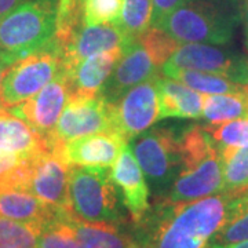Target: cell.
Returning a JSON list of instances; mask_svg holds the SVG:
<instances>
[{
	"label": "cell",
	"instance_id": "obj_1",
	"mask_svg": "<svg viewBox=\"0 0 248 248\" xmlns=\"http://www.w3.org/2000/svg\"><path fill=\"white\" fill-rule=\"evenodd\" d=\"M248 208V189L221 192L189 203L156 200L138 225V248H211L214 237Z\"/></svg>",
	"mask_w": 248,
	"mask_h": 248
},
{
	"label": "cell",
	"instance_id": "obj_2",
	"mask_svg": "<svg viewBox=\"0 0 248 248\" xmlns=\"http://www.w3.org/2000/svg\"><path fill=\"white\" fill-rule=\"evenodd\" d=\"M240 19L237 0H186L160 24L159 29L182 45H226Z\"/></svg>",
	"mask_w": 248,
	"mask_h": 248
},
{
	"label": "cell",
	"instance_id": "obj_3",
	"mask_svg": "<svg viewBox=\"0 0 248 248\" xmlns=\"http://www.w3.org/2000/svg\"><path fill=\"white\" fill-rule=\"evenodd\" d=\"M72 213L87 222L130 223L109 167L69 166Z\"/></svg>",
	"mask_w": 248,
	"mask_h": 248
},
{
	"label": "cell",
	"instance_id": "obj_4",
	"mask_svg": "<svg viewBox=\"0 0 248 248\" xmlns=\"http://www.w3.org/2000/svg\"><path fill=\"white\" fill-rule=\"evenodd\" d=\"M58 0H25L0 19V51L19 60L47 46L57 31Z\"/></svg>",
	"mask_w": 248,
	"mask_h": 248
},
{
	"label": "cell",
	"instance_id": "obj_5",
	"mask_svg": "<svg viewBox=\"0 0 248 248\" xmlns=\"http://www.w3.org/2000/svg\"><path fill=\"white\" fill-rule=\"evenodd\" d=\"M62 62L63 47L55 36L43 48L13 62L0 84L3 108L16 107L37 94L62 71Z\"/></svg>",
	"mask_w": 248,
	"mask_h": 248
},
{
	"label": "cell",
	"instance_id": "obj_6",
	"mask_svg": "<svg viewBox=\"0 0 248 248\" xmlns=\"http://www.w3.org/2000/svg\"><path fill=\"white\" fill-rule=\"evenodd\" d=\"M131 151L159 200L169 192L182 169L179 137L171 128L156 127L134 141Z\"/></svg>",
	"mask_w": 248,
	"mask_h": 248
},
{
	"label": "cell",
	"instance_id": "obj_7",
	"mask_svg": "<svg viewBox=\"0 0 248 248\" xmlns=\"http://www.w3.org/2000/svg\"><path fill=\"white\" fill-rule=\"evenodd\" d=\"M113 131V104L104 95H69L48 140V149L91 134Z\"/></svg>",
	"mask_w": 248,
	"mask_h": 248
},
{
	"label": "cell",
	"instance_id": "obj_8",
	"mask_svg": "<svg viewBox=\"0 0 248 248\" xmlns=\"http://www.w3.org/2000/svg\"><path fill=\"white\" fill-rule=\"evenodd\" d=\"M192 69L219 75L248 86V58L229 48L205 43H184L172 53L163 69Z\"/></svg>",
	"mask_w": 248,
	"mask_h": 248
},
{
	"label": "cell",
	"instance_id": "obj_9",
	"mask_svg": "<svg viewBox=\"0 0 248 248\" xmlns=\"http://www.w3.org/2000/svg\"><path fill=\"white\" fill-rule=\"evenodd\" d=\"M156 78L133 87L113 104V131L127 141L145 133L160 120Z\"/></svg>",
	"mask_w": 248,
	"mask_h": 248
},
{
	"label": "cell",
	"instance_id": "obj_10",
	"mask_svg": "<svg viewBox=\"0 0 248 248\" xmlns=\"http://www.w3.org/2000/svg\"><path fill=\"white\" fill-rule=\"evenodd\" d=\"M27 192L48 205L71 210L69 166L58 153L48 149L29 157Z\"/></svg>",
	"mask_w": 248,
	"mask_h": 248
},
{
	"label": "cell",
	"instance_id": "obj_11",
	"mask_svg": "<svg viewBox=\"0 0 248 248\" xmlns=\"http://www.w3.org/2000/svg\"><path fill=\"white\" fill-rule=\"evenodd\" d=\"M71 95L69 81L62 69L46 87L40 90L33 97L7 108L18 117L24 119L36 133H39L47 142L53 134L58 119Z\"/></svg>",
	"mask_w": 248,
	"mask_h": 248
},
{
	"label": "cell",
	"instance_id": "obj_12",
	"mask_svg": "<svg viewBox=\"0 0 248 248\" xmlns=\"http://www.w3.org/2000/svg\"><path fill=\"white\" fill-rule=\"evenodd\" d=\"M159 66L138 39L127 42L109 79L101 90L109 104H116L127 91L159 75Z\"/></svg>",
	"mask_w": 248,
	"mask_h": 248
},
{
	"label": "cell",
	"instance_id": "obj_13",
	"mask_svg": "<svg viewBox=\"0 0 248 248\" xmlns=\"http://www.w3.org/2000/svg\"><path fill=\"white\" fill-rule=\"evenodd\" d=\"M223 192V160L217 149L195 169L181 172L161 202L170 204L189 203Z\"/></svg>",
	"mask_w": 248,
	"mask_h": 248
},
{
	"label": "cell",
	"instance_id": "obj_14",
	"mask_svg": "<svg viewBox=\"0 0 248 248\" xmlns=\"http://www.w3.org/2000/svg\"><path fill=\"white\" fill-rule=\"evenodd\" d=\"M128 141L115 131L80 137L53 149L68 166L113 167Z\"/></svg>",
	"mask_w": 248,
	"mask_h": 248
},
{
	"label": "cell",
	"instance_id": "obj_15",
	"mask_svg": "<svg viewBox=\"0 0 248 248\" xmlns=\"http://www.w3.org/2000/svg\"><path fill=\"white\" fill-rule=\"evenodd\" d=\"M112 178L131 223H141L152 208L149 203L151 187L128 145L112 167Z\"/></svg>",
	"mask_w": 248,
	"mask_h": 248
},
{
	"label": "cell",
	"instance_id": "obj_16",
	"mask_svg": "<svg viewBox=\"0 0 248 248\" xmlns=\"http://www.w3.org/2000/svg\"><path fill=\"white\" fill-rule=\"evenodd\" d=\"M127 42V36L119 24H99L86 25L81 22L72 37L62 45L63 62L62 69L71 71L76 65L95 54L110 51L123 47Z\"/></svg>",
	"mask_w": 248,
	"mask_h": 248
},
{
	"label": "cell",
	"instance_id": "obj_17",
	"mask_svg": "<svg viewBox=\"0 0 248 248\" xmlns=\"http://www.w3.org/2000/svg\"><path fill=\"white\" fill-rule=\"evenodd\" d=\"M123 47L110 51L95 54L80 62L71 71H63L68 81L71 95H97L109 79L116 62L122 57Z\"/></svg>",
	"mask_w": 248,
	"mask_h": 248
},
{
	"label": "cell",
	"instance_id": "obj_18",
	"mask_svg": "<svg viewBox=\"0 0 248 248\" xmlns=\"http://www.w3.org/2000/svg\"><path fill=\"white\" fill-rule=\"evenodd\" d=\"M69 223L81 248H138L133 223L87 222L72 213Z\"/></svg>",
	"mask_w": 248,
	"mask_h": 248
},
{
	"label": "cell",
	"instance_id": "obj_19",
	"mask_svg": "<svg viewBox=\"0 0 248 248\" xmlns=\"http://www.w3.org/2000/svg\"><path fill=\"white\" fill-rule=\"evenodd\" d=\"M160 119H199L203 117V94L185 86L184 83L164 78L159 73L157 78Z\"/></svg>",
	"mask_w": 248,
	"mask_h": 248
},
{
	"label": "cell",
	"instance_id": "obj_20",
	"mask_svg": "<svg viewBox=\"0 0 248 248\" xmlns=\"http://www.w3.org/2000/svg\"><path fill=\"white\" fill-rule=\"evenodd\" d=\"M63 208L48 205L31 192L0 186V217L13 221L43 226Z\"/></svg>",
	"mask_w": 248,
	"mask_h": 248
},
{
	"label": "cell",
	"instance_id": "obj_21",
	"mask_svg": "<svg viewBox=\"0 0 248 248\" xmlns=\"http://www.w3.org/2000/svg\"><path fill=\"white\" fill-rule=\"evenodd\" d=\"M0 149L29 159L39 152L48 149L47 142L29 124L10 112L0 109ZM50 151V149H48Z\"/></svg>",
	"mask_w": 248,
	"mask_h": 248
},
{
	"label": "cell",
	"instance_id": "obj_22",
	"mask_svg": "<svg viewBox=\"0 0 248 248\" xmlns=\"http://www.w3.org/2000/svg\"><path fill=\"white\" fill-rule=\"evenodd\" d=\"M163 75L184 83L202 94H239L248 93V86L237 84L219 75L192 69H163Z\"/></svg>",
	"mask_w": 248,
	"mask_h": 248
},
{
	"label": "cell",
	"instance_id": "obj_23",
	"mask_svg": "<svg viewBox=\"0 0 248 248\" xmlns=\"http://www.w3.org/2000/svg\"><path fill=\"white\" fill-rule=\"evenodd\" d=\"M203 117L208 124L248 117V93L203 94Z\"/></svg>",
	"mask_w": 248,
	"mask_h": 248
},
{
	"label": "cell",
	"instance_id": "obj_24",
	"mask_svg": "<svg viewBox=\"0 0 248 248\" xmlns=\"http://www.w3.org/2000/svg\"><path fill=\"white\" fill-rule=\"evenodd\" d=\"M179 149L182 159L181 172H184L195 169L207 156L219 148L204 127L192 125L179 137Z\"/></svg>",
	"mask_w": 248,
	"mask_h": 248
},
{
	"label": "cell",
	"instance_id": "obj_25",
	"mask_svg": "<svg viewBox=\"0 0 248 248\" xmlns=\"http://www.w3.org/2000/svg\"><path fill=\"white\" fill-rule=\"evenodd\" d=\"M71 210H63L51 221L46 222L37 236L36 248H81L69 223Z\"/></svg>",
	"mask_w": 248,
	"mask_h": 248
},
{
	"label": "cell",
	"instance_id": "obj_26",
	"mask_svg": "<svg viewBox=\"0 0 248 248\" xmlns=\"http://www.w3.org/2000/svg\"><path fill=\"white\" fill-rule=\"evenodd\" d=\"M219 151L223 160V192L248 189V146Z\"/></svg>",
	"mask_w": 248,
	"mask_h": 248
},
{
	"label": "cell",
	"instance_id": "obj_27",
	"mask_svg": "<svg viewBox=\"0 0 248 248\" xmlns=\"http://www.w3.org/2000/svg\"><path fill=\"white\" fill-rule=\"evenodd\" d=\"M153 0H123L119 25L128 40L138 39L151 28Z\"/></svg>",
	"mask_w": 248,
	"mask_h": 248
},
{
	"label": "cell",
	"instance_id": "obj_28",
	"mask_svg": "<svg viewBox=\"0 0 248 248\" xmlns=\"http://www.w3.org/2000/svg\"><path fill=\"white\" fill-rule=\"evenodd\" d=\"M219 149H239L248 146V117L204 125Z\"/></svg>",
	"mask_w": 248,
	"mask_h": 248
},
{
	"label": "cell",
	"instance_id": "obj_29",
	"mask_svg": "<svg viewBox=\"0 0 248 248\" xmlns=\"http://www.w3.org/2000/svg\"><path fill=\"white\" fill-rule=\"evenodd\" d=\"M42 226L0 217V246L10 248H36Z\"/></svg>",
	"mask_w": 248,
	"mask_h": 248
},
{
	"label": "cell",
	"instance_id": "obj_30",
	"mask_svg": "<svg viewBox=\"0 0 248 248\" xmlns=\"http://www.w3.org/2000/svg\"><path fill=\"white\" fill-rule=\"evenodd\" d=\"M138 40L146 48V51L149 53L152 60L155 61V63L159 66L160 69L172 55V53L182 45L178 40H175L174 37H171L169 33H166L164 31L152 27L148 31H145L138 37Z\"/></svg>",
	"mask_w": 248,
	"mask_h": 248
},
{
	"label": "cell",
	"instance_id": "obj_31",
	"mask_svg": "<svg viewBox=\"0 0 248 248\" xmlns=\"http://www.w3.org/2000/svg\"><path fill=\"white\" fill-rule=\"evenodd\" d=\"M123 0H83L81 22L86 25L119 24Z\"/></svg>",
	"mask_w": 248,
	"mask_h": 248
},
{
	"label": "cell",
	"instance_id": "obj_32",
	"mask_svg": "<svg viewBox=\"0 0 248 248\" xmlns=\"http://www.w3.org/2000/svg\"><path fill=\"white\" fill-rule=\"evenodd\" d=\"M83 0H58L55 37L65 45L81 25Z\"/></svg>",
	"mask_w": 248,
	"mask_h": 248
},
{
	"label": "cell",
	"instance_id": "obj_33",
	"mask_svg": "<svg viewBox=\"0 0 248 248\" xmlns=\"http://www.w3.org/2000/svg\"><path fill=\"white\" fill-rule=\"evenodd\" d=\"M243 240H248V208L236 219L228 223L221 232H218L213 240V246L231 244Z\"/></svg>",
	"mask_w": 248,
	"mask_h": 248
},
{
	"label": "cell",
	"instance_id": "obj_34",
	"mask_svg": "<svg viewBox=\"0 0 248 248\" xmlns=\"http://www.w3.org/2000/svg\"><path fill=\"white\" fill-rule=\"evenodd\" d=\"M186 0H153L151 27L159 28L160 24L169 17L172 11L181 7Z\"/></svg>",
	"mask_w": 248,
	"mask_h": 248
},
{
	"label": "cell",
	"instance_id": "obj_35",
	"mask_svg": "<svg viewBox=\"0 0 248 248\" xmlns=\"http://www.w3.org/2000/svg\"><path fill=\"white\" fill-rule=\"evenodd\" d=\"M24 160V157L16 153L0 149V186L4 185L13 177V174L17 171Z\"/></svg>",
	"mask_w": 248,
	"mask_h": 248
},
{
	"label": "cell",
	"instance_id": "obj_36",
	"mask_svg": "<svg viewBox=\"0 0 248 248\" xmlns=\"http://www.w3.org/2000/svg\"><path fill=\"white\" fill-rule=\"evenodd\" d=\"M16 61H17V60H16L13 55L0 51V84H1V79H3L4 72L9 69V66L13 63V62H16ZM1 108H3V105H1V102H0V109H1Z\"/></svg>",
	"mask_w": 248,
	"mask_h": 248
},
{
	"label": "cell",
	"instance_id": "obj_37",
	"mask_svg": "<svg viewBox=\"0 0 248 248\" xmlns=\"http://www.w3.org/2000/svg\"><path fill=\"white\" fill-rule=\"evenodd\" d=\"M24 1L25 0H0V19L4 16H7L10 11H13Z\"/></svg>",
	"mask_w": 248,
	"mask_h": 248
},
{
	"label": "cell",
	"instance_id": "obj_38",
	"mask_svg": "<svg viewBox=\"0 0 248 248\" xmlns=\"http://www.w3.org/2000/svg\"><path fill=\"white\" fill-rule=\"evenodd\" d=\"M211 248H248V240L231 243V244H222V246H213Z\"/></svg>",
	"mask_w": 248,
	"mask_h": 248
},
{
	"label": "cell",
	"instance_id": "obj_39",
	"mask_svg": "<svg viewBox=\"0 0 248 248\" xmlns=\"http://www.w3.org/2000/svg\"><path fill=\"white\" fill-rule=\"evenodd\" d=\"M244 22H246V42L248 48V0L244 3Z\"/></svg>",
	"mask_w": 248,
	"mask_h": 248
},
{
	"label": "cell",
	"instance_id": "obj_40",
	"mask_svg": "<svg viewBox=\"0 0 248 248\" xmlns=\"http://www.w3.org/2000/svg\"><path fill=\"white\" fill-rule=\"evenodd\" d=\"M0 248H10V247H4V246H0Z\"/></svg>",
	"mask_w": 248,
	"mask_h": 248
}]
</instances>
